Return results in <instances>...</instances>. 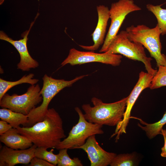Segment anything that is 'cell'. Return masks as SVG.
Instances as JSON below:
<instances>
[{
	"instance_id": "obj_1",
	"label": "cell",
	"mask_w": 166,
	"mask_h": 166,
	"mask_svg": "<svg viewBox=\"0 0 166 166\" xmlns=\"http://www.w3.org/2000/svg\"><path fill=\"white\" fill-rule=\"evenodd\" d=\"M18 132L29 139L37 147L56 148L66 137L63 121L53 108L48 109L44 119L30 127H18Z\"/></svg>"
},
{
	"instance_id": "obj_2",
	"label": "cell",
	"mask_w": 166,
	"mask_h": 166,
	"mask_svg": "<svg viewBox=\"0 0 166 166\" xmlns=\"http://www.w3.org/2000/svg\"><path fill=\"white\" fill-rule=\"evenodd\" d=\"M128 96L116 102L107 103L96 97L92 98L93 106L82 105L84 117L89 122L101 125L117 126L122 120L126 107Z\"/></svg>"
},
{
	"instance_id": "obj_3",
	"label": "cell",
	"mask_w": 166,
	"mask_h": 166,
	"mask_svg": "<svg viewBox=\"0 0 166 166\" xmlns=\"http://www.w3.org/2000/svg\"><path fill=\"white\" fill-rule=\"evenodd\" d=\"M88 76L83 75L73 80L66 81L57 79L45 74L42 77L43 86L40 93L42 97L41 105L32 109L27 115L28 123L26 127H30L36 123L42 121L48 110L49 104L52 99L62 89L71 86L77 81Z\"/></svg>"
},
{
	"instance_id": "obj_4",
	"label": "cell",
	"mask_w": 166,
	"mask_h": 166,
	"mask_svg": "<svg viewBox=\"0 0 166 166\" xmlns=\"http://www.w3.org/2000/svg\"><path fill=\"white\" fill-rule=\"evenodd\" d=\"M126 31L131 41L141 44L148 50L155 59L158 67L166 65V56L161 53V32L157 24L153 28L144 25H132L127 27Z\"/></svg>"
},
{
	"instance_id": "obj_5",
	"label": "cell",
	"mask_w": 166,
	"mask_h": 166,
	"mask_svg": "<svg viewBox=\"0 0 166 166\" xmlns=\"http://www.w3.org/2000/svg\"><path fill=\"white\" fill-rule=\"evenodd\" d=\"M109 53L119 54L127 58L143 63L148 73L153 76L157 70L151 64L152 59L147 56L144 46L140 43L131 41L126 30H122L114 37L106 51Z\"/></svg>"
},
{
	"instance_id": "obj_6",
	"label": "cell",
	"mask_w": 166,
	"mask_h": 166,
	"mask_svg": "<svg viewBox=\"0 0 166 166\" xmlns=\"http://www.w3.org/2000/svg\"><path fill=\"white\" fill-rule=\"evenodd\" d=\"M75 109L79 116L78 122L72 127L68 137L61 140L56 147L57 150L77 149L83 145L91 136L104 133L102 129V125L88 121L78 107H75Z\"/></svg>"
},
{
	"instance_id": "obj_7",
	"label": "cell",
	"mask_w": 166,
	"mask_h": 166,
	"mask_svg": "<svg viewBox=\"0 0 166 166\" xmlns=\"http://www.w3.org/2000/svg\"><path fill=\"white\" fill-rule=\"evenodd\" d=\"M39 85H32L24 94L10 95L6 93L0 100L2 108L9 109L13 111L27 115L42 100Z\"/></svg>"
},
{
	"instance_id": "obj_8",
	"label": "cell",
	"mask_w": 166,
	"mask_h": 166,
	"mask_svg": "<svg viewBox=\"0 0 166 166\" xmlns=\"http://www.w3.org/2000/svg\"><path fill=\"white\" fill-rule=\"evenodd\" d=\"M133 0H119L112 3L109 9L111 24L104 42L99 50L105 52L118 32L126 16L129 13L141 10Z\"/></svg>"
},
{
	"instance_id": "obj_9",
	"label": "cell",
	"mask_w": 166,
	"mask_h": 166,
	"mask_svg": "<svg viewBox=\"0 0 166 166\" xmlns=\"http://www.w3.org/2000/svg\"><path fill=\"white\" fill-rule=\"evenodd\" d=\"M122 56L121 54L107 52L96 53L94 51H82L72 48L70 49L67 57L61 64V66L67 64L72 65L87 63L98 62L113 66H119Z\"/></svg>"
},
{
	"instance_id": "obj_10",
	"label": "cell",
	"mask_w": 166,
	"mask_h": 166,
	"mask_svg": "<svg viewBox=\"0 0 166 166\" xmlns=\"http://www.w3.org/2000/svg\"><path fill=\"white\" fill-rule=\"evenodd\" d=\"M153 76L148 73L141 71L139 74L138 80L128 96L126 107L122 121L117 125L114 136L117 135L118 140L121 135L126 133V128L131 117V112L133 106L141 93L145 89L149 88Z\"/></svg>"
},
{
	"instance_id": "obj_11",
	"label": "cell",
	"mask_w": 166,
	"mask_h": 166,
	"mask_svg": "<svg viewBox=\"0 0 166 166\" xmlns=\"http://www.w3.org/2000/svg\"><path fill=\"white\" fill-rule=\"evenodd\" d=\"M34 21L31 23L29 30L23 34V38L18 40H13L2 31L0 32V39L11 44L18 51L20 60L17 64V69L23 71H29L30 69L36 68L39 66L38 63L30 54L27 46L28 36Z\"/></svg>"
},
{
	"instance_id": "obj_12",
	"label": "cell",
	"mask_w": 166,
	"mask_h": 166,
	"mask_svg": "<svg viewBox=\"0 0 166 166\" xmlns=\"http://www.w3.org/2000/svg\"><path fill=\"white\" fill-rule=\"evenodd\" d=\"M77 149H81L87 154L91 166H107L110 165L117 154L106 152L99 144L95 135L89 136L85 143Z\"/></svg>"
},
{
	"instance_id": "obj_13",
	"label": "cell",
	"mask_w": 166,
	"mask_h": 166,
	"mask_svg": "<svg viewBox=\"0 0 166 166\" xmlns=\"http://www.w3.org/2000/svg\"><path fill=\"white\" fill-rule=\"evenodd\" d=\"M37 146L33 144L30 148L18 150L3 146L0 152V166H14L18 164H28L34 156Z\"/></svg>"
},
{
	"instance_id": "obj_14",
	"label": "cell",
	"mask_w": 166,
	"mask_h": 166,
	"mask_svg": "<svg viewBox=\"0 0 166 166\" xmlns=\"http://www.w3.org/2000/svg\"><path fill=\"white\" fill-rule=\"evenodd\" d=\"M96 9L98 17V22L94 31L91 34L94 43L90 46L79 45L85 49L92 51L97 50L104 42L110 15L109 9L108 7L104 5H100L97 6Z\"/></svg>"
},
{
	"instance_id": "obj_15",
	"label": "cell",
	"mask_w": 166,
	"mask_h": 166,
	"mask_svg": "<svg viewBox=\"0 0 166 166\" xmlns=\"http://www.w3.org/2000/svg\"><path fill=\"white\" fill-rule=\"evenodd\" d=\"M0 141L6 146L15 149H25L33 145L26 137L20 134L17 129L12 128L0 135Z\"/></svg>"
},
{
	"instance_id": "obj_16",
	"label": "cell",
	"mask_w": 166,
	"mask_h": 166,
	"mask_svg": "<svg viewBox=\"0 0 166 166\" xmlns=\"http://www.w3.org/2000/svg\"><path fill=\"white\" fill-rule=\"evenodd\" d=\"M0 118L7 122L13 128H16L21 124L26 127L28 123L27 115L8 109L2 108L0 109Z\"/></svg>"
},
{
	"instance_id": "obj_17",
	"label": "cell",
	"mask_w": 166,
	"mask_h": 166,
	"mask_svg": "<svg viewBox=\"0 0 166 166\" xmlns=\"http://www.w3.org/2000/svg\"><path fill=\"white\" fill-rule=\"evenodd\" d=\"M132 118L138 119L141 123L144 125L142 126L139 123L138 124V126L145 131L147 136L150 139L153 138L157 135L161 134L163 127L166 124V112L160 120L152 124L147 123L140 118L131 116L130 118Z\"/></svg>"
},
{
	"instance_id": "obj_18",
	"label": "cell",
	"mask_w": 166,
	"mask_h": 166,
	"mask_svg": "<svg viewBox=\"0 0 166 166\" xmlns=\"http://www.w3.org/2000/svg\"><path fill=\"white\" fill-rule=\"evenodd\" d=\"M34 74L30 73L23 76L19 80L16 81H6L0 78V100L7 92L13 87L22 83H28L31 85L36 84L39 81L37 79H33Z\"/></svg>"
},
{
	"instance_id": "obj_19",
	"label": "cell",
	"mask_w": 166,
	"mask_h": 166,
	"mask_svg": "<svg viewBox=\"0 0 166 166\" xmlns=\"http://www.w3.org/2000/svg\"><path fill=\"white\" fill-rule=\"evenodd\" d=\"M146 7L156 17L161 34H166V9L161 8L160 5L155 6L150 4H147Z\"/></svg>"
},
{
	"instance_id": "obj_20",
	"label": "cell",
	"mask_w": 166,
	"mask_h": 166,
	"mask_svg": "<svg viewBox=\"0 0 166 166\" xmlns=\"http://www.w3.org/2000/svg\"><path fill=\"white\" fill-rule=\"evenodd\" d=\"M67 148L60 149L58 156V166H82L81 160L77 157L71 158L67 153Z\"/></svg>"
},
{
	"instance_id": "obj_21",
	"label": "cell",
	"mask_w": 166,
	"mask_h": 166,
	"mask_svg": "<svg viewBox=\"0 0 166 166\" xmlns=\"http://www.w3.org/2000/svg\"><path fill=\"white\" fill-rule=\"evenodd\" d=\"M47 149V148L43 147H37L35 150L34 156L42 159L55 166H56L58 163L57 155L53 153V148L49 151Z\"/></svg>"
},
{
	"instance_id": "obj_22",
	"label": "cell",
	"mask_w": 166,
	"mask_h": 166,
	"mask_svg": "<svg viewBox=\"0 0 166 166\" xmlns=\"http://www.w3.org/2000/svg\"><path fill=\"white\" fill-rule=\"evenodd\" d=\"M153 77L149 88L151 89L166 86V65H160Z\"/></svg>"
},
{
	"instance_id": "obj_23",
	"label": "cell",
	"mask_w": 166,
	"mask_h": 166,
	"mask_svg": "<svg viewBox=\"0 0 166 166\" xmlns=\"http://www.w3.org/2000/svg\"><path fill=\"white\" fill-rule=\"evenodd\" d=\"M135 156L133 154L116 155L110 165L111 166H132L135 165Z\"/></svg>"
},
{
	"instance_id": "obj_24",
	"label": "cell",
	"mask_w": 166,
	"mask_h": 166,
	"mask_svg": "<svg viewBox=\"0 0 166 166\" xmlns=\"http://www.w3.org/2000/svg\"><path fill=\"white\" fill-rule=\"evenodd\" d=\"M30 163V166H55L45 160L36 157L32 158Z\"/></svg>"
},
{
	"instance_id": "obj_25",
	"label": "cell",
	"mask_w": 166,
	"mask_h": 166,
	"mask_svg": "<svg viewBox=\"0 0 166 166\" xmlns=\"http://www.w3.org/2000/svg\"><path fill=\"white\" fill-rule=\"evenodd\" d=\"M12 127L7 122L2 120L0 121V135H1L8 131Z\"/></svg>"
},
{
	"instance_id": "obj_26",
	"label": "cell",
	"mask_w": 166,
	"mask_h": 166,
	"mask_svg": "<svg viewBox=\"0 0 166 166\" xmlns=\"http://www.w3.org/2000/svg\"><path fill=\"white\" fill-rule=\"evenodd\" d=\"M164 137V145L161 148V152L160 155L162 157H166V136L163 133H161Z\"/></svg>"
},
{
	"instance_id": "obj_27",
	"label": "cell",
	"mask_w": 166,
	"mask_h": 166,
	"mask_svg": "<svg viewBox=\"0 0 166 166\" xmlns=\"http://www.w3.org/2000/svg\"><path fill=\"white\" fill-rule=\"evenodd\" d=\"M161 133H163L166 136V129H162L161 130Z\"/></svg>"
},
{
	"instance_id": "obj_28",
	"label": "cell",
	"mask_w": 166,
	"mask_h": 166,
	"mask_svg": "<svg viewBox=\"0 0 166 166\" xmlns=\"http://www.w3.org/2000/svg\"><path fill=\"white\" fill-rule=\"evenodd\" d=\"M4 0H0V4L2 5L3 4Z\"/></svg>"
}]
</instances>
